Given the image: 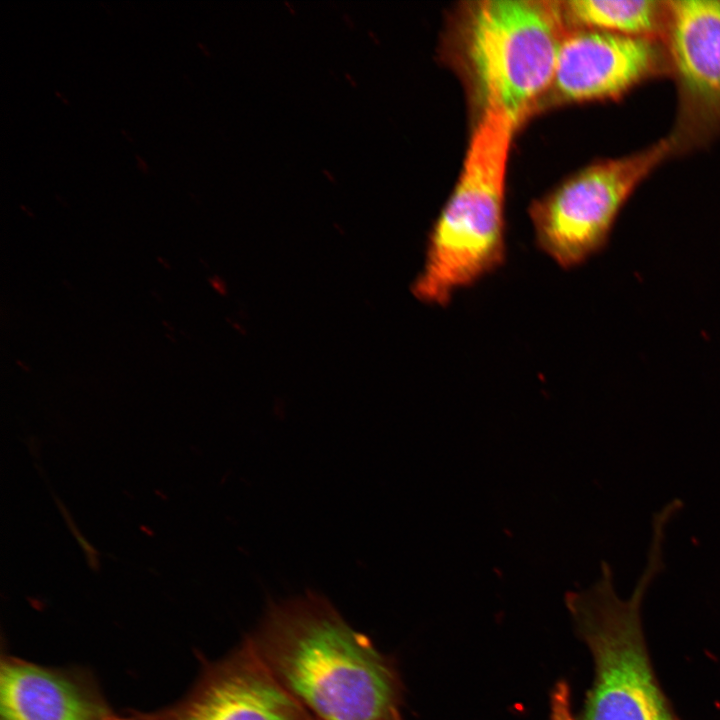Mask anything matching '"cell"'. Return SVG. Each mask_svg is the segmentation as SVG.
Listing matches in <instances>:
<instances>
[{
    "instance_id": "6da1fadb",
    "label": "cell",
    "mask_w": 720,
    "mask_h": 720,
    "mask_svg": "<svg viewBox=\"0 0 720 720\" xmlns=\"http://www.w3.org/2000/svg\"><path fill=\"white\" fill-rule=\"evenodd\" d=\"M517 126L502 113L482 112L458 181L429 232L422 270L411 286L421 302L445 307L456 292L505 264V178Z\"/></svg>"
},
{
    "instance_id": "7a4b0ae2",
    "label": "cell",
    "mask_w": 720,
    "mask_h": 720,
    "mask_svg": "<svg viewBox=\"0 0 720 720\" xmlns=\"http://www.w3.org/2000/svg\"><path fill=\"white\" fill-rule=\"evenodd\" d=\"M277 614L274 665L292 696L321 720H398L383 659L325 601L310 596Z\"/></svg>"
},
{
    "instance_id": "3957f363",
    "label": "cell",
    "mask_w": 720,
    "mask_h": 720,
    "mask_svg": "<svg viewBox=\"0 0 720 720\" xmlns=\"http://www.w3.org/2000/svg\"><path fill=\"white\" fill-rule=\"evenodd\" d=\"M564 20L550 1L486 0L470 10L464 52L482 112L520 123L551 86Z\"/></svg>"
},
{
    "instance_id": "277c9868",
    "label": "cell",
    "mask_w": 720,
    "mask_h": 720,
    "mask_svg": "<svg viewBox=\"0 0 720 720\" xmlns=\"http://www.w3.org/2000/svg\"><path fill=\"white\" fill-rule=\"evenodd\" d=\"M665 528H653L648 561L632 596L614 592L608 567L580 599L582 630L596 677L583 720H675L654 677L645 648L640 608L646 589L663 568Z\"/></svg>"
},
{
    "instance_id": "5b68a950",
    "label": "cell",
    "mask_w": 720,
    "mask_h": 720,
    "mask_svg": "<svg viewBox=\"0 0 720 720\" xmlns=\"http://www.w3.org/2000/svg\"><path fill=\"white\" fill-rule=\"evenodd\" d=\"M675 144L669 137L640 152L594 163L536 200L529 215L538 249L564 270L599 253L633 190Z\"/></svg>"
},
{
    "instance_id": "8992f818",
    "label": "cell",
    "mask_w": 720,
    "mask_h": 720,
    "mask_svg": "<svg viewBox=\"0 0 720 720\" xmlns=\"http://www.w3.org/2000/svg\"><path fill=\"white\" fill-rule=\"evenodd\" d=\"M661 60L656 39L580 29L564 37L550 88L567 102L617 97L655 74Z\"/></svg>"
},
{
    "instance_id": "52a82bcc",
    "label": "cell",
    "mask_w": 720,
    "mask_h": 720,
    "mask_svg": "<svg viewBox=\"0 0 720 720\" xmlns=\"http://www.w3.org/2000/svg\"><path fill=\"white\" fill-rule=\"evenodd\" d=\"M667 6L665 34L681 124L694 131L720 121V1L674 0Z\"/></svg>"
},
{
    "instance_id": "ba28073f",
    "label": "cell",
    "mask_w": 720,
    "mask_h": 720,
    "mask_svg": "<svg viewBox=\"0 0 720 720\" xmlns=\"http://www.w3.org/2000/svg\"><path fill=\"white\" fill-rule=\"evenodd\" d=\"M295 704L271 674L232 660L206 670L175 704L127 720H301Z\"/></svg>"
},
{
    "instance_id": "9c48e42d",
    "label": "cell",
    "mask_w": 720,
    "mask_h": 720,
    "mask_svg": "<svg viewBox=\"0 0 720 720\" xmlns=\"http://www.w3.org/2000/svg\"><path fill=\"white\" fill-rule=\"evenodd\" d=\"M0 720H127L81 668H54L2 655Z\"/></svg>"
},
{
    "instance_id": "30bf717a",
    "label": "cell",
    "mask_w": 720,
    "mask_h": 720,
    "mask_svg": "<svg viewBox=\"0 0 720 720\" xmlns=\"http://www.w3.org/2000/svg\"><path fill=\"white\" fill-rule=\"evenodd\" d=\"M565 20L581 29L652 38L666 31L667 2L655 0H573L561 5Z\"/></svg>"
},
{
    "instance_id": "8fae6325",
    "label": "cell",
    "mask_w": 720,
    "mask_h": 720,
    "mask_svg": "<svg viewBox=\"0 0 720 720\" xmlns=\"http://www.w3.org/2000/svg\"><path fill=\"white\" fill-rule=\"evenodd\" d=\"M551 704V720H574L569 688L565 683H559L555 687Z\"/></svg>"
}]
</instances>
